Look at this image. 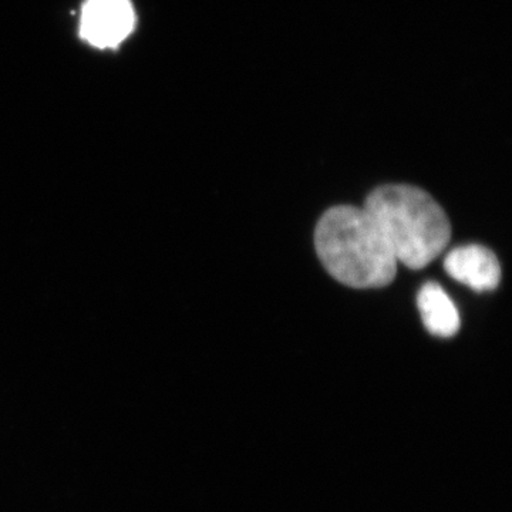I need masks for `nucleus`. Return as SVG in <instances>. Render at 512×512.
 Wrapping results in <instances>:
<instances>
[{
  "label": "nucleus",
  "mask_w": 512,
  "mask_h": 512,
  "mask_svg": "<svg viewBox=\"0 0 512 512\" xmlns=\"http://www.w3.org/2000/svg\"><path fill=\"white\" fill-rule=\"evenodd\" d=\"M417 306L424 326L431 335L453 338L460 329V313L450 296L436 282H427L417 296Z\"/></svg>",
  "instance_id": "obj_5"
},
{
  "label": "nucleus",
  "mask_w": 512,
  "mask_h": 512,
  "mask_svg": "<svg viewBox=\"0 0 512 512\" xmlns=\"http://www.w3.org/2000/svg\"><path fill=\"white\" fill-rule=\"evenodd\" d=\"M315 248L326 271L350 288H383L396 278L399 262L365 208L338 205L326 211L315 229Z\"/></svg>",
  "instance_id": "obj_1"
},
{
  "label": "nucleus",
  "mask_w": 512,
  "mask_h": 512,
  "mask_svg": "<svg viewBox=\"0 0 512 512\" xmlns=\"http://www.w3.org/2000/svg\"><path fill=\"white\" fill-rule=\"evenodd\" d=\"M365 210L380 225L397 262L419 271L439 258L451 225L437 201L410 185H383L367 195Z\"/></svg>",
  "instance_id": "obj_2"
},
{
  "label": "nucleus",
  "mask_w": 512,
  "mask_h": 512,
  "mask_svg": "<svg viewBox=\"0 0 512 512\" xmlns=\"http://www.w3.org/2000/svg\"><path fill=\"white\" fill-rule=\"evenodd\" d=\"M136 26L130 0H87L80 16V35L92 46L116 47Z\"/></svg>",
  "instance_id": "obj_3"
},
{
  "label": "nucleus",
  "mask_w": 512,
  "mask_h": 512,
  "mask_svg": "<svg viewBox=\"0 0 512 512\" xmlns=\"http://www.w3.org/2000/svg\"><path fill=\"white\" fill-rule=\"evenodd\" d=\"M444 269L451 278L476 292L494 291L501 281L497 256L481 245H466L448 252Z\"/></svg>",
  "instance_id": "obj_4"
}]
</instances>
